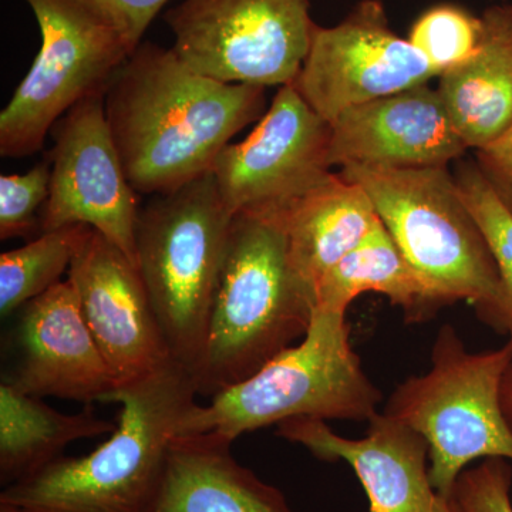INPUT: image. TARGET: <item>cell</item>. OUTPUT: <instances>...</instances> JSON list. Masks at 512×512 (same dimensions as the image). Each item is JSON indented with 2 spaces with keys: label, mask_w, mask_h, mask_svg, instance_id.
Listing matches in <instances>:
<instances>
[{
  "label": "cell",
  "mask_w": 512,
  "mask_h": 512,
  "mask_svg": "<svg viewBox=\"0 0 512 512\" xmlns=\"http://www.w3.org/2000/svg\"><path fill=\"white\" fill-rule=\"evenodd\" d=\"M265 90L202 76L173 49L141 43L104 94L128 183L163 195L212 173L229 141L268 110Z\"/></svg>",
  "instance_id": "1"
},
{
  "label": "cell",
  "mask_w": 512,
  "mask_h": 512,
  "mask_svg": "<svg viewBox=\"0 0 512 512\" xmlns=\"http://www.w3.org/2000/svg\"><path fill=\"white\" fill-rule=\"evenodd\" d=\"M197 396L190 370L177 362L117 387L107 402L119 404V419L106 443L8 485L0 503L25 512H148L178 423Z\"/></svg>",
  "instance_id": "2"
},
{
  "label": "cell",
  "mask_w": 512,
  "mask_h": 512,
  "mask_svg": "<svg viewBox=\"0 0 512 512\" xmlns=\"http://www.w3.org/2000/svg\"><path fill=\"white\" fill-rule=\"evenodd\" d=\"M315 302L289 265L281 222L237 214L229 227L194 377L197 393L212 397L255 375L303 338Z\"/></svg>",
  "instance_id": "3"
},
{
  "label": "cell",
  "mask_w": 512,
  "mask_h": 512,
  "mask_svg": "<svg viewBox=\"0 0 512 512\" xmlns=\"http://www.w3.org/2000/svg\"><path fill=\"white\" fill-rule=\"evenodd\" d=\"M339 174L365 188L383 227L440 308L466 301L500 332L497 264L448 167H346Z\"/></svg>",
  "instance_id": "4"
},
{
  "label": "cell",
  "mask_w": 512,
  "mask_h": 512,
  "mask_svg": "<svg viewBox=\"0 0 512 512\" xmlns=\"http://www.w3.org/2000/svg\"><path fill=\"white\" fill-rule=\"evenodd\" d=\"M382 393L350 343L346 313L315 309L298 345L272 357L255 375L195 402L177 436L218 433L231 440L292 419L369 421Z\"/></svg>",
  "instance_id": "5"
},
{
  "label": "cell",
  "mask_w": 512,
  "mask_h": 512,
  "mask_svg": "<svg viewBox=\"0 0 512 512\" xmlns=\"http://www.w3.org/2000/svg\"><path fill=\"white\" fill-rule=\"evenodd\" d=\"M512 362V338L503 348L468 352L454 326H441L431 367L397 386L384 414L424 437L429 476L448 497L473 461H512V427L501 404V387Z\"/></svg>",
  "instance_id": "6"
},
{
  "label": "cell",
  "mask_w": 512,
  "mask_h": 512,
  "mask_svg": "<svg viewBox=\"0 0 512 512\" xmlns=\"http://www.w3.org/2000/svg\"><path fill=\"white\" fill-rule=\"evenodd\" d=\"M234 215L208 173L156 195L138 215L136 262L175 362H200Z\"/></svg>",
  "instance_id": "7"
},
{
  "label": "cell",
  "mask_w": 512,
  "mask_h": 512,
  "mask_svg": "<svg viewBox=\"0 0 512 512\" xmlns=\"http://www.w3.org/2000/svg\"><path fill=\"white\" fill-rule=\"evenodd\" d=\"M42 46L0 114V156L23 158L42 150L47 134L72 107L106 93L133 55L123 37L82 0H26Z\"/></svg>",
  "instance_id": "8"
},
{
  "label": "cell",
  "mask_w": 512,
  "mask_h": 512,
  "mask_svg": "<svg viewBox=\"0 0 512 512\" xmlns=\"http://www.w3.org/2000/svg\"><path fill=\"white\" fill-rule=\"evenodd\" d=\"M165 22L171 49L192 70L265 89L293 83L315 28L309 0H184Z\"/></svg>",
  "instance_id": "9"
},
{
  "label": "cell",
  "mask_w": 512,
  "mask_h": 512,
  "mask_svg": "<svg viewBox=\"0 0 512 512\" xmlns=\"http://www.w3.org/2000/svg\"><path fill=\"white\" fill-rule=\"evenodd\" d=\"M332 127L292 84L279 87L245 140L228 144L214 167L231 214L276 217L332 174Z\"/></svg>",
  "instance_id": "10"
},
{
  "label": "cell",
  "mask_w": 512,
  "mask_h": 512,
  "mask_svg": "<svg viewBox=\"0 0 512 512\" xmlns=\"http://www.w3.org/2000/svg\"><path fill=\"white\" fill-rule=\"evenodd\" d=\"M104 94L72 107L52 128L49 198L40 232L73 225L96 229L137 265V192L128 183L104 111Z\"/></svg>",
  "instance_id": "11"
},
{
  "label": "cell",
  "mask_w": 512,
  "mask_h": 512,
  "mask_svg": "<svg viewBox=\"0 0 512 512\" xmlns=\"http://www.w3.org/2000/svg\"><path fill=\"white\" fill-rule=\"evenodd\" d=\"M439 73L390 29L382 3L365 0L332 28L315 25L311 47L292 86L323 120L429 84Z\"/></svg>",
  "instance_id": "12"
},
{
  "label": "cell",
  "mask_w": 512,
  "mask_h": 512,
  "mask_svg": "<svg viewBox=\"0 0 512 512\" xmlns=\"http://www.w3.org/2000/svg\"><path fill=\"white\" fill-rule=\"evenodd\" d=\"M67 279L117 387L175 362L137 265L96 229L84 225Z\"/></svg>",
  "instance_id": "13"
},
{
  "label": "cell",
  "mask_w": 512,
  "mask_h": 512,
  "mask_svg": "<svg viewBox=\"0 0 512 512\" xmlns=\"http://www.w3.org/2000/svg\"><path fill=\"white\" fill-rule=\"evenodd\" d=\"M15 316L2 383L32 396L59 397L86 406L110 399L116 379L84 322L69 279Z\"/></svg>",
  "instance_id": "14"
},
{
  "label": "cell",
  "mask_w": 512,
  "mask_h": 512,
  "mask_svg": "<svg viewBox=\"0 0 512 512\" xmlns=\"http://www.w3.org/2000/svg\"><path fill=\"white\" fill-rule=\"evenodd\" d=\"M330 127L332 168L448 167L468 150L429 84L352 107Z\"/></svg>",
  "instance_id": "15"
},
{
  "label": "cell",
  "mask_w": 512,
  "mask_h": 512,
  "mask_svg": "<svg viewBox=\"0 0 512 512\" xmlns=\"http://www.w3.org/2000/svg\"><path fill=\"white\" fill-rule=\"evenodd\" d=\"M278 436L319 460L346 461L365 488L369 512H439L427 441L387 414L373 416L359 440L338 436L325 420L303 417L278 424Z\"/></svg>",
  "instance_id": "16"
},
{
  "label": "cell",
  "mask_w": 512,
  "mask_h": 512,
  "mask_svg": "<svg viewBox=\"0 0 512 512\" xmlns=\"http://www.w3.org/2000/svg\"><path fill=\"white\" fill-rule=\"evenodd\" d=\"M218 433L175 436L148 512H293L285 495L232 456Z\"/></svg>",
  "instance_id": "17"
},
{
  "label": "cell",
  "mask_w": 512,
  "mask_h": 512,
  "mask_svg": "<svg viewBox=\"0 0 512 512\" xmlns=\"http://www.w3.org/2000/svg\"><path fill=\"white\" fill-rule=\"evenodd\" d=\"M272 218L284 228L289 265L313 302L322 276L382 225L365 188L339 173Z\"/></svg>",
  "instance_id": "18"
},
{
  "label": "cell",
  "mask_w": 512,
  "mask_h": 512,
  "mask_svg": "<svg viewBox=\"0 0 512 512\" xmlns=\"http://www.w3.org/2000/svg\"><path fill=\"white\" fill-rule=\"evenodd\" d=\"M476 55L439 76L448 116L468 148L493 143L512 121V5L484 13Z\"/></svg>",
  "instance_id": "19"
},
{
  "label": "cell",
  "mask_w": 512,
  "mask_h": 512,
  "mask_svg": "<svg viewBox=\"0 0 512 512\" xmlns=\"http://www.w3.org/2000/svg\"><path fill=\"white\" fill-rule=\"evenodd\" d=\"M117 423L101 419L86 406L64 414L42 397L0 383V483L3 488L25 480L63 456L73 441L111 434Z\"/></svg>",
  "instance_id": "20"
},
{
  "label": "cell",
  "mask_w": 512,
  "mask_h": 512,
  "mask_svg": "<svg viewBox=\"0 0 512 512\" xmlns=\"http://www.w3.org/2000/svg\"><path fill=\"white\" fill-rule=\"evenodd\" d=\"M366 292L386 296L402 309L407 322L430 320L441 309L383 224L322 276L315 309L348 313L350 303Z\"/></svg>",
  "instance_id": "21"
},
{
  "label": "cell",
  "mask_w": 512,
  "mask_h": 512,
  "mask_svg": "<svg viewBox=\"0 0 512 512\" xmlns=\"http://www.w3.org/2000/svg\"><path fill=\"white\" fill-rule=\"evenodd\" d=\"M84 225L42 232L23 247L0 255V315L15 316L33 299L55 288L70 264Z\"/></svg>",
  "instance_id": "22"
},
{
  "label": "cell",
  "mask_w": 512,
  "mask_h": 512,
  "mask_svg": "<svg viewBox=\"0 0 512 512\" xmlns=\"http://www.w3.org/2000/svg\"><path fill=\"white\" fill-rule=\"evenodd\" d=\"M454 178L497 264L503 288L500 333L512 336V211L478 165H460Z\"/></svg>",
  "instance_id": "23"
},
{
  "label": "cell",
  "mask_w": 512,
  "mask_h": 512,
  "mask_svg": "<svg viewBox=\"0 0 512 512\" xmlns=\"http://www.w3.org/2000/svg\"><path fill=\"white\" fill-rule=\"evenodd\" d=\"M483 37V19L466 10L443 5L427 10L410 30L409 42L439 73L476 55Z\"/></svg>",
  "instance_id": "24"
},
{
  "label": "cell",
  "mask_w": 512,
  "mask_h": 512,
  "mask_svg": "<svg viewBox=\"0 0 512 512\" xmlns=\"http://www.w3.org/2000/svg\"><path fill=\"white\" fill-rule=\"evenodd\" d=\"M52 167L43 163L25 174L0 177V239L28 237L40 229V212L49 198Z\"/></svg>",
  "instance_id": "25"
},
{
  "label": "cell",
  "mask_w": 512,
  "mask_h": 512,
  "mask_svg": "<svg viewBox=\"0 0 512 512\" xmlns=\"http://www.w3.org/2000/svg\"><path fill=\"white\" fill-rule=\"evenodd\" d=\"M512 466L505 458H485L457 478L448 497L460 512H512Z\"/></svg>",
  "instance_id": "26"
},
{
  "label": "cell",
  "mask_w": 512,
  "mask_h": 512,
  "mask_svg": "<svg viewBox=\"0 0 512 512\" xmlns=\"http://www.w3.org/2000/svg\"><path fill=\"white\" fill-rule=\"evenodd\" d=\"M94 13L116 30L131 52L143 43V36L168 0H82Z\"/></svg>",
  "instance_id": "27"
},
{
  "label": "cell",
  "mask_w": 512,
  "mask_h": 512,
  "mask_svg": "<svg viewBox=\"0 0 512 512\" xmlns=\"http://www.w3.org/2000/svg\"><path fill=\"white\" fill-rule=\"evenodd\" d=\"M478 167L512 211V121L493 143L477 151Z\"/></svg>",
  "instance_id": "28"
},
{
  "label": "cell",
  "mask_w": 512,
  "mask_h": 512,
  "mask_svg": "<svg viewBox=\"0 0 512 512\" xmlns=\"http://www.w3.org/2000/svg\"><path fill=\"white\" fill-rule=\"evenodd\" d=\"M501 404L505 417L512 427V362L504 376L503 387H501Z\"/></svg>",
  "instance_id": "29"
},
{
  "label": "cell",
  "mask_w": 512,
  "mask_h": 512,
  "mask_svg": "<svg viewBox=\"0 0 512 512\" xmlns=\"http://www.w3.org/2000/svg\"><path fill=\"white\" fill-rule=\"evenodd\" d=\"M440 497V495H439ZM439 512H460L450 497H440Z\"/></svg>",
  "instance_id": "30"
},
{
  "label": "cell",
  "mask_w": 512,
  "mask_h": 512,
  "mask_svg": "<svg viewBox=\"0 0 512 512\" xmlns=\"http://www.w3.org/2000/svg\"><path fill=\"white\" fill-rule=\"evenodd\" d=\"M0 512H25L20 508L13 507V505L0 503Z\"/></svg>",
  "instance_id": "31"
}]
</instances>
